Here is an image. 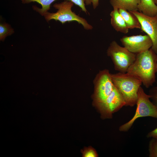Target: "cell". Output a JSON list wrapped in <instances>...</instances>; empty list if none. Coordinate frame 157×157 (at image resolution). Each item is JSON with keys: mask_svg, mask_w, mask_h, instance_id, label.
<instances>
[{"mask_svg": "<svg viewBox=\"0 0 157 157\" xmlns=\"http://www.w3.org/2000/svg\"><path fill=\"white\" fill-rule=\"evenodd\" d=\"M157 72V54L151 48L136 54L135 59L126 73L139 79L146 88L156 81Z\"/></svg>", "mask_w": 157, "mask_h": 157, "instance_id": "1", "label": "cell"}, {"mask_svg": "<svg viewBox=\"0 0 157 157\" xmlns=\"http://www.w3.org/2000/svg\"><path fill=\"white\" fill-rule=\"evenodd\" d=\"M114 86L121 94L125 102V106L136 105L138 90L142 84L137 78L126 73L111 74Z\"/></svg>", "mask_w": 157, "mask_h": 157, "instance_id": "2", "label": "cell"}, {"mask_svg": "<svg viewBox=\"0 0 157 157\" xmlns=\"http://www.w3.org/2000/svg\"><path fill=\"white\" fill-rule=\"evenodd\" d=\"M74 4L71 1L67 0L60 3H55L53 6L58 10L57 12L50 13L48 11L43 16L47 22L51 19H54L59 21L63 24L67 22L75 21L81 24L85 29L87 30L92 29V26L85 19L79 16L72 11V8Z\"/></svg>", "mask_w": 157, "mask_h": 157, "instance_id": "3", "label": "cell"}, {"mask_svg": "<svg viewBox=\"0 0 157 157\" xmlns=\"http://www.w3.org/2000/svg\"><path fill=\"white\" fill-rule=\"evenodd\" d=\"M150 98V96L146 94L141 86L140 87L138 92L135 113L131 120L120 126L119 130L120 131H128L139 118L151 117L157 119V107L151 101Z\"/></svg>", "mask_w": 157, "mask_h": 157, "instance_id": "4", "label": "cell"}, {"mask_svg": "<svg viewBox=\"0 0 157 157\" xmlns=\"http://www.w3.org/2000/svg\"><path fill=\"white\" fill-rule=\"evenodd\" d=\"M107 54L111 59L115 70L122 73H126L129 67L135 61L136 56V54L121 46L115 40L110 44Z\"/></svg>", "mask_w": 157, "mask_h": 157, "instance_id": "5", "label": "cell"}, {"mask_svg": "<svg viewBox=\"0 0 157 157\" xmlns=\"http://www.w3.org/2000/svg\"><path fill=\"white\" fill-rule=\"evenodd\" d=\"M94 86L92 97L94 104L105 100L111 93L114 87L109 70L105 69L100 70L93 80Z\"/></svg>", "mask_w": 157, "mask_h": 157, "instance_id": "6", "label": "cell"}, {"mask_svg": "<svg viewBox=\"0 0 157 157\" xmlns=\"http://www.w3.org/2000/svg\"><path fill=\"white\" fill-rule=\"evenodd\" d=\"M104 119L111 118L113 113L125 106V102L122 96L114 86L110 94L102 101L94 104Z\"/></svg>", "mask_w": 157, "mask_h": 157, "instance_id": "7", "label": "cell"}, {"mask_svg": "<svg viewBox=\"0 0 157 157\" xmlns=\"http://www.w3.org/2000/svg\"><path fill=\"white\" fill-rule=\"evenodd\" d=\"M120 41L124 47L135 54L149 49L153 45L151 39L147 35L125 36L120 39Z\"/></svg>", "mask_w": 157, "mask_h": 157, "instance_id": "8", "label": "cell"}, {"mask_svg": "<svg viewBox=\"0 0 157 157\" xmlns=\"http://www.w3.org/2000/svg\"><path fill=\"white\" fill-rule=\"evenodd\" d=\"M138 19L141 26V29L151 39L152 49L157 54V16L146 15L138 10L130 11Z\"/></svg>", "mask_w": 157, "mask_h": 157, "instance_id": "9", "label": "cell"}, {"mask_svg": "<svg viewBox=\"0 0 157 157\" xmlns=\"http://www.w3.org/2000/svg\"><path fill=\"white\" fill-rule=\"evenodd\" d=\"M111 24L117 32L126 34L129 31L124 20L119 12L118 9L114 8L110 14Z\"/></svg>", "mask_w": 157, "mask_h": 157, "instance_id": "10", "label": "cell"}, {"mask_svg": "<svg viewBox=\"0 0 157 157\" xmlns=\"http://www.w3.org/2000/svg\"><path fill=\"white\" fill-rule=\"evenodd\" d=\"M140 0H110L113 9H121L129 11L138 10V6Z\"/></svg>", "mask_w": 157, "mask_h": 157, "instance_id": "11", "label": "cell"}, {"mask_svg": "<svg viewBox=\"0 0 157 157\" xmlns=\"http://www.w3.org/2000/svg\"><path fill=\"white\" fill-rule=\"evenodd\" d=\"M138 9L140 12L150 17H154L157 13V5L153 0H140Z\"/></svg>", "mask_w": 157, "mask_h": 157, "instance_id": "12", "label": "cell"}, {"mask_svg": "<svg viewBox=\"0 0 157 157\" xmlns=\"http://www.w3.org/2000/svg\"><path fill=\"white\" fill-rule=\"evenodd\" d=\"M118 10L129 29L141 28V26L139 20L132 13L121 9H119Z\"/></svg>", "mask_w": 157, "mask_h": 157, "instance_id": "13", "label": "cell"}, {"mask_svg": "<svg viewBox=\"0 0 157 157\" xmlns=\"http://www.w3.org/2000/svg\"><path fill=\"white\" fill-rule=\"evenodd\" d=\"M23 3H28L32 2H36L41 5V8L35 6H33V9L43 16L46 12H48L50 8L51 4L56 0H21Z\"/></svg>", "mask_w": 157, "mask_h": 157, "instance_id": "14", "label": "cell"}, {"mask_svg": "<svg viewBox=\"0 0 157 157\" xmlns=\"http://www.w3.org/2000/svg\"><path fill=\"white\" fill-rule=\"evenodd\" d=\"M14 33L13 29L10 25L6 23H1L0 24V40L4 41L6 38Z\"/></svg>", "mask_w": 157, "mask_h": 157, "instance_id": "15", "label": "cell"}, {"mask_svg": "<svg viewBox=\"0 0 157 157\" xmlns=\"http://www.w3.org/2000/svg\"><path fill=\"white\" fill-rule=\"evenodd\" d=\"M149 157H157V139L152 138L149 143Z\"/></svg>", "mask_w": 157, "mask_h": 157, "instance_id": "16", "label": "cell"}, {"mask_svg": "<svg viewBox=\"0 0 157 157\" xmlns=\"http://www.w3.org/2000/svg\"><path fill=\"white\" fill-rule=\"evenodd\" d=\"M83 157H97L98 154L95 150L91 147L85 148L81 151Z\"/></svg>", "mask_w": 157, "mask_h": 157, "instance_id": "17", "label": "cell"}, {"mask_svg": "<svg viewBox=\"0 0 157 157\" xmlns=\"http://www.w3.org/2000/svg\"><path fill=\"white\" fill-rule=\"evenodd\" d=\"M148 94L150 96L152 103L157 107V83L155 86L149 90Z\"/></svg>", "mask_w": 157, "mask_h": 157, "instance_id": "18", "label": "cell"}, {"mask_svg": "<svg viewBox=\"0 0 157 157\" xmlns=\"http://www.w3.org/2000/svg\"><path fill=\"white\" fill-rule=\"evenodd\" d=\"M71 1L74 4L79 6L82 10L86 13H88V12L85 7V0H65Z\"/></svg>", "mask_w": 157, "mask_h": 157, "instance_id": "19", "label": "cell"}, {"mask_svg": "<svg viewBox=\"0 0 157 157\" xmlns=\"http://www.w3.org/2000/svg\"><path fill=\"white\" fill-rule=\"evenodd\" d=\"M85 3L87 5L92 4L94 9H95L98 6L99 0H85Z\"/></svg>", "mask_w": 157, "mask_h": 157, "instance_id": "20", "label": "cell"}, {"mask_svg": "<svg viewBox=\"0 0 157 157\" xmlns=\"http://www.w3.org/2000/svg\"><path fill=\"white\" fill-rule=\"evenodd\" d=\"M148 138H152L157 139V128L149 132L147 135Z\"/></svg>", "mask_w": 157, "mask_h": 157, "instance_id": "21", "label": "cell"}, {"mask_svg": "<svg viewBox=\"0 0 157 157\" xmlns=\"http://www.w3.org/2000/svg\"><path fill=\"white\" fill-rule=\"evenodd\" d=\"M155 3L157 5V0H153Z\"/></svg>", "mask_w": 157, "mask_h": 157, "instance_id": "22", "label": "cell"}, {"mask_svg": "<svg viewBox=\"0 0 157 157\" xmlns=\"http://www.w3.org/2000/svg\"><path fill=\"white\" fill-rule=\"evenodd\" d=\"M156 16H157V13L156 15Z\"/></svg>", "mask_w": 157, "mask_h": 157, "instance_id": "23", "label": "cell"}]
</instances>
